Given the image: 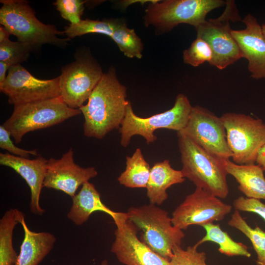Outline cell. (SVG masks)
Listing matches in <instances>:
<instances>
[{"label":"cell","instance_id":"30bf717a","mask_svg":"<svg viewBox=\"0 0 265 265\" xmlns=\"http://www.w3.org/2000/svg\"><path fill=\"white\" fill-rule=\"evenodd\" d=\"M75 59L62 68L59 86L63 102L71 108L79 109L88 100L104 73L88 53H76Z\"/></svg>","mask_w":265,"mask_h":265},{"label":"cell","instance_id":"7a4b0ae2","mask_svg":"<svg viewBox=\"0 0 265 265\" xmlns=\"http://www.w3.org/2000/svg\"><path fill=\"white\" fill-rule=\"evenodd\" d=\"M184 177L196 187L220 198L229 194L225 161L207 152L186 136L177 132Z\"/></svg>","mask_w":265,"mask_h":265},{"label":"cell","instance_id":"83f0119b","mask_svg":"<svg viewBox=\"0 0 265 265\" xmlns=\"http://www.w3.org/2000/svg\"><path fill=\"white\" fill-rule=\"evenodd\" d=\"M34 50L28 44L7 39L0 43V61L6 62L10 66L20 64L27 60Z\"/></svg>","mask_w":265,"mask_h":265},{"label":"cell","instance_id":"d590c367","mask_svg":"<svg viewBox=\"0 0 265 265\" xmlns=\"http://www.w3.org/2000/svg\"><path fill=\"white\" fill-rule=\"evenodd\" d=\"M10 33L2 26H0V43L9 39Z\"/></svg>","mask_w":265,"mask_h":265},{"label":"cell","instance_id":"e0dca14e","mask_svg":"<svg viewBox=\"0 0 265 265\" xmlns=\"http://www.w3.org/2000/svg\"><path fill=\"white\" fill-rule=\"evenodd\" d=\"M48 160L41 156L30 159L8 153H0V165L13 169L26 182L30 190L29 209L34 214L42 215L45 210L40 205V195L46 173Z\"/></svg>","mask_w":265,"mask_h":265},{"label":"cell","instance_id":"ba28073f","mask_svg":"<svg viewBox=\"0 0 265 265\" xmlns=\"http://www.w3.org/2000/svg\"><path fill=\"white\" fill-rule=\"evenodd\" d=\"M154 0L144 16L145 25L161 32H167L181 24L196 27L204 22L209 12L224 5L223 0Z\"/></svg>","mask_w":265,"mask_h":265},{"label":"cell","instance_id":"8d00e7d4","mask_svg":"<svg viewBox=\"0 0 265 265\" xmlns=\"http://www.w3.org/2000/svg\"><path fill=\"white\" fill-rule=\"evenodd\" d=\"M100 265H109V264L107 260H103Z\"/></svg>","mask_w":265,"mask_h":265},{"label":"cell","instance_id":"8fae6325","mask_svg":"<svg viewBox=\"0 0 265 265\" xmlns=\"http://www.w3.org/2000/svg\"><path fill=\"white\" fill-rule=\"evenodd\" d=\"M179 132L221 159H229L232 157L220 117L204 107L192 106L186 127Z\"/></svg>","mask_w":265,"mask_h":265},{"label":"cell","instance_id":"e575fe53","mask_svg":"<svg viewBox=\"0 0 265 265\" xmlns=\"http://www.w3.org/2000/svg\"><path fill=\"white\" fill-rule=\"evenodd\" d=\"M256 163L265 171V145L259 151Z\"/></svg>","mask_w":265,"mask_h":265},{"label":"cell","instance_id":"f1b7e54d","mask_svg":"<svg viewBox=\"0 0 265 265\" xmlns=\"http://www.w3.org/2000/svg\"><path fill=\"white\" fill-rule=\"evenodd\" d=\"M184 63L197 67L206 62L209 63L213 58V53L209 44L201 38L196 37L190 47L184 51Z\"/></svg>","mask_w":265,"mask_h":265},{"label":"cell","instance_id":"7402d4cb","mask_svg":"<svg viewBox=\"0 0 265 265\" xmlns=\"http://www.w3.org/2000/svg\"><path fill=\"white\" fill-rule=\"evenodd\" d=\"M25 218L17 209L6 211L0 219V265H14L18 254L13 244V235L16 225Z\"/></svg>","mask_w":265,"mask_h":265},{"label":"cell","instance_id":"4fadbf2b","mask_svg":"<svg viewBox=\"0 0 265 265\" xmlns=\"http://www.w3.org/2000/svg\"><path fill=\"white\" fill-rule=\"evenodd\" d=\"M59 77L43 80L32 76L20 64L11 66L0 90L16 105L60 96Z\"/></svg>","mask_w":265,"mask_h":265},{"label":"cell","instance_id":"4dcf8cb0","mask_svg":"<svg viewBox=\"0 0 265 265\" xmlns=\"http://www.w3.org/2000/svg\"><path fill=\"white\" fill-rule=\"evenodd\" d=\"M85 2L80 0H57L53 4L63 19L69 21L70 24H76L82 20Z\"/></svg>","mask_w":265,"mask_h":265},{"label":"cell","instance_id":"ffe728a7","mask_svg":"<svg viewBox=\"0 0 265 265\" xmlns=\"http://www.w3.org/2000/svg\"><path fill=\"white\" fill-rule=\"evenodd\" d=\"M186 180L181 170L173 168L168 159L155 163L151 168L146 186L147 196L151 204L159 206L168 198L167 189Z\"/></svg>","mask_w":265,"mask_h":265},{"label":"cell","instance_id":"6da1fadb","mask_svg":"<svg viewBox=\"0 0 265 265\" xmlns=\"http://www.w3.org/2000/svg\"><path fill=\"white\" fill-rule=\"evenodd\" d=\"M126 90L119 81L113 67L104 74L87 104L79 108L84 119L85 136L101 139L111 131L120 128L130 102L126 100Z\"/></svg>","mask_w":265,"mask_h":265},{"label":"cell","instance_id":"d6986e66","mask_svg":"<svg viewBox=\"0 0 265 265\" xmlns=\"http://www.w3.org/2000/svg\"><path fill=\"white\" fill-rule=\"evenodd\" d=\"M20 224L24 231V238L14 265H39L53 249L56 238L48 232L31 231L25 218Z\"/></svg>","mask_w":265,"mask_h":265},{"label":"cell","instance_id":"5b68a950","mask_svg":"<svg viewBox=\"0 0 265 265\" xmlns=\"http://www.w3.org/2000/svg\"><path fill=\"white\" fill-rule=\"evenodd\" d=\"M81 113L80 109L68 106L60 96L14 105L11 115L2 125L18 143L28 132L58 124Z\"/></svg>","mask_w":265,"mask_h":265},{"label":"cell","instance_id":"44dd1931","mask_svg":"<svg viewBox=\"0 0 265 265\" xmlns=\"http://www.w3.org/2000/svg\"><path fill=\"white\" fill-rule=\"evenodd\" d=\"M228 174L235 178L238 188L247 198L265 200V177L264 169L257 164H238L225 161Z\"/></svg>","mask_w":265,"mask_h":265},{"label":"cell","instance_id":"d6a6232c","mask_svg":"<svg viewBox=\"0 0 265 265\" xmlns=\"http://www.w3.org/2000/svg\"><path fill=\"white\" fill-rule=\"evenodd\" d=\"M233 206L235 210L239 212L257 214L265 221V204L260 200L239 196L234 200Z\"/></svg>","mask_w":265,"mask_h":265},{"label":"cell","instance_id":"603a6c76","mask_svg":"<svg viewBox=\"0 0 265 265\" xmlns=\"http://www.w3.org/2000/svg\"><path fill=\"white\" fill-rule=\"evenodd\" d=\"M126 167L117 180L129 188H146L151 168L140 148H137L131 157H126Z\"/></svg>","mask_w":265,"mask_h":265},{"label":"cell","instance_id":"cb8c5ba5","mask_svg":"<svg viewBox=\"0 0 265 265\" xmlns=\"http://www.w3.org/2000/svg\"><path fill=\"white\" fill-rule=\"evenodd\" d=\"M202 227L205 230L206 235L196 243L198 246L207 241H211L217 244L219 252L226 256L251 257L248 247L241 242L234 240L227 232L221 229L219 224L212 223Z\"/></svg>","mask_w":265,"mask_h":265},{"label":"cell","instance_id":"8992f818","mask_svg":"<svg viewBox=\"0 0 265 265\" xmlns=\"http://www.w3.org/2000/svg\"><path fill=\"white\" fill-rule=\"evenodd\" d=\"M192 107L188 98L179 94L176 98L173 106L169 110L142 118L134 113L130 102L119 128L121 145L126 147L130 144L131 138L135 135L143 137L148 144L153 143L157 139L154 132L159 129L172 130L177 132L182 131L187 123Z\"/></svg>","mask_w":265,"mask_h":265},{"label":"cell","instance_id":"9a60e30c","mask_svg":"<svg viewBox=\"0 0 265 265\" xmlns=\"http://www.w3.org/2000/svg\"><path fill=\"white\" fill-rule=\"evenodd\" d=\"M97 175L94 167H82L76 164L70 148L60 159L48 160L43 186L61 191L72 198L80 186Z\"/></svg>","mask_w":265,"mask_h":265},{"label":"cell","instance_id":"3957f363","mask_svg":"<svg viewBox=\"0 0 265 265\" xmlns=\"http://www.w3.org/2000/svg\"><path fill=\"white\" fill-rule=\"evenodd\" d=\"M0 9V24L18 41L30 45L34 49L49 44L64 47L70 39L60 38L63 31L57 30L54 25L45 24L36 17L33 9L25 0H2Z\"/></svg>","mask_w":265,"mask_h":265},{"label":"cell","instance_id":"5bb4252c","mask_svg":"<svg viewBox=\"0 0 265 265\" xmlns=\"http://www.w3.org/2000/svg\"><path fill=\"white\" fill-rule=\"evenodd\" d=\"M116 228L110 251L125 265H171L152 250L137 236L138 230L128 218L126 212L114 222Z\"/></svg>","mask_w":265,"mask_h":265},{"label":"cell","instance_id":"277c9868","mask_svg":"<svg viewBox=\"0 0 265 265\" xmlns=\"http://www.w3.org/2000/svg\"><path fill=\"white\" fill-rule=\"evenodd\" d=\"M126 213L128 219L141 231L140 239L154 252L170 261L173 249L181 245L185 234L173 225L168 212L150 203L131 207Z\"/></svg>","mask_w":265,"mask_h":265},{"label":"cell","instance_id":"52a82bcc","mask_svg":"<svg viewBox=\"0 0 265 265\" xmlns=\"http://www.w3.org/2000/svg\"><path fill=\"white\" fill-rule=\"evenodd\" d=\"M225 5L219 17L206 20L195 27L196 37L207 42L212 51L213 58L209 64L219 70L243 57L230 26V22H239L241 17L234 0H226Z\"/></svg>","mask_w":265,"mask_h":265},{"label":"cell","instance_id":"d4e9b609","mask_svg":"<svg viewBox=\"0 0 265 265\" xmlns=\"http://www.w3.org/2000/svg\"><path fill=\"white\" fill-rule=\"evenodd\" d=\"M227 224L242 233L250 240L257 255V265H265V232L260 227L252 228L235 210Z\"/></svg>","mask_w":265,"mask_h":265},{"label":"cell","instance_id":"1f68e13d","mask_svg":"<svg viewBox=\"0 0 265 265\" xmlns=\"http://www.w3.org/2000/svg\"><path fill=\"white\" fill-rule=\"evenodd\" d=\"M10 132L3 125L0 126V148L8 152L13 155L29 159L30 155L38 156L36 150H26L17 147L10 138Z\"/></svg>","mask_w":265,"mask_h":265},{"label":"cell","instance_id":"74e56055","mask_svg":"<svg viewBox=\"0 0 265 265\" xmlns=\"http://www.w3.org/2000/svg\"><path fill=\"white\" fill-rule=\"evenodd\" d=\"M262 32H263V35H264V37L265 38V24L262 25Z\"/></svg>","mask_w":265,"mask_h":265},{"label":"cell","instance_id":"484cf974","mask_svg":"<svg viewBox=\"0 0 265 265\" xmlns=\"http://www.w3.org/2000/svg\"><path fill=\"white\" fill-rule=\"evenodd\" d=\"M120 23L115 20H94L86 19L65 27L64 33L67 38H74L88 33H99L110 37Z\"/></svg>","mask_w":265,"mask_h":265},{"label":"cell","instance_id":"9c48e42d","mask_svg":"<svg viewBox=\"0 0 265 265\" xmlns=\"http://www.w3.org/2000/svg\"><path fill=\"white\" fill-rule=\"evenodd\" d=\"M220 118L233 162L255 164L259 151L265 145V123L262 119L235 112L225 113Z\"/></svg>","mask_w":265,"mask_h":265},{"label":"cell","instance_id":"2e32d148","mask_svg":"<svg viewBox=\"0 0 265 265\" xmlns=\"http://www.w3.org/2000/svg\"><path fill=\"white\" fill-rule=\"evenodd\" d=\"M242 22L245 28L232 30L243 57L248 61V69L254 79H265V38L262 26L252 14H248Z\"/></svg>","mask_w":265,"mask_h":265},{"label":"cell","instance_id":"f546056e","mask_svg":"<svg viewBox=\"0 0 265 265\" xmlns=\"http://www.w3.org/2000/svg\"><path fill=\"white\" fill-rule=\"evenodd\" d=\"M198 245L196 243L184 249L177 246L173 249V255L170 260L171 265H208L206 263L205 252L197 250Z\"/></svg>","mask_w":265,"mask_h":265},{"label":"cell","instance_id":"836d02e7","mask_svg":"<svg viewBox=\"0 0 265 265\" xmlns=\"http://www.w3.org/2000/svg\"><path fill=\"white\" fill-rule=\"evenodd\" d=\"M11 66L7 62L0 61V85L6 79V73Z\"/></svg>","mask_w":265,"mask_h":265},{"label":"cell","instance_id":"ac0fdd59","mask_svg":"<svg viewBox=\"0 0 265 265\" xmlns=\"http://www.w3.org/2000/svg\"><path fill=\"white\" fill-rule=\"evenodd\" d=\"M72 198V206L67 217L77 226L86 222L95 212H100L108 214L114 222L124 213L113 211L106 206L94 185L89 182L83 184L80 191Z\"/></svg>","mask_w":265,"mask_h":265},{"label":"cell","instance_id":"7c38bea8","mask_svg":"<svg viewBox=\"0 0 265 265\" xmlns=\"http://www.w3.org/2000/svg\"><path fill=\"white\" fill-rule=\"evenodd\" d=\"M232 207L203 189L196 187L173 212V225L182 230L191 225L202 226L222 220Z\"/></svg>","mask_w":265,"mask_h":265},{"label":"cell","instance_id":"4316f807","mask_svg":"<svg viewBox=\"0 0 265 265\" xmlns=\"http://www.w3.org/2000/svg\"><path fill=\"white\" fill-rule=\"evenodd\" d=\"M110 37L127 57L139 59L142 57L143 45L133 29L128 28L126 24L120 22Z\"/></svg>","mask_w":265,"mask_h":265}]
</instances>
